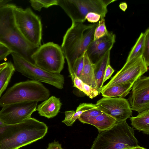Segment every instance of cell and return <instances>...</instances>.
<instances>
[{
    "instance_id": "obj_13",
    "label": "cell",
    "mask_w": 149,
    "mask_h": 149,
    "mask_svg": "<svg viewBox=\"0 0 149 149\" xmlns=\"http://www.w3.org/2000/svg\"><path fill=\"white\" fill-rule=\"evenodd\" d=\"M116 36L108 32L107 35L101 38L93 40L86 51L90 60L95 63L108 52L111 51L115 42Z\"/></svg>"
},
{
    "instance_id": "obj_33",
    "label": "cell",
    "mask_w": 149,
    "mask_h": 149,
    "mask_svg": "<svg viewBox=\"0 0 149 149\" xmlns=\"http://www.w3.org/2000/svg\"><path fill=\"white\" fill-rule=\"evenodd\" d=\"M11 1L9 0H0V8L9 3Z\"/></svg>"
},
{
    "instance_id": "obj_5",
    "label": "cell",
    "mask_w": 149,
    "mask_h": 149,
    "mask_svg": "<svg viewBox=\"0 0 149 149\" xmlns=\"http://www.w3.org/2000/svg\"><path fill=\"white\" fill-rule=\"evenodd\" d=\"M49 91L40 82L27 80L16 83L8 88L0 98V106L15 103L39 102L49 98Z\"/></svg>"
},
{
    "instance_id": "obj_7",
    "label": "cell",
    "mask_w": 149,
    "mask_h": 149,
    "mask_svg": "<svg viewBox=\"0 0 149 149\" xmlns=\"http://www.w3.org/2000/svg\"><path fill=\"white\" fill-rule=\"evenodd\" d=\"M11 54L15 70L32 80L46 83L59 89L63 88L64 77L63 75L47 72L15 53H12Z\"/></svg>"
},
{
    "instance_id": "obj_8",
    "label": "cell",
    "mask_w": 149,
    "mask_h": 149,
    "mask_svg": "<svg viewBox=\"0 0 149 149\" xmlns=\"http://www.w3.org/2000/svg\"><path fill=\"white\" fill-rule=\"evenodd\" d=\"M35 65L48 72L60 74L65 63V57L61 47L49 42L41 45L32 56Z\"/></svg>"
},
{
    "instance_id": "obj_17",
    "label": "cell",
    "mask_w": 149,
    "mask_h": 149,
    "mask_svg": "<svg viewBox=\"0 0 149 149\" xmlns=\"http://www.w3.org/2000/svg\"><path fill=\"white\" fill-rule=\"evenodd\" d=\"M117 123L113 118L103 112L99 115L87 120L85 123L94 126L99 132H100L111 128Z\"/></svg>"
},
{
    "instance_id": "obj_29",
    "label": "cell",
    "mask_w": 149,
    "mask_h": 149,
    "mask_svg": "<svg viewBox=\"0 0 149 149\" xmlns=\"http://www.w3.org/2000/svg\"><path fill=\"white\" fill-rule=\"evenodd\" d=\"M72 81L73 83L74 87L77 88L84 93V83L81 79L77 76L72 80Z\"/></svg>"
},
{
    "instance_id": "obj_19",
    "label": "cell",
    "mask_w": 149,
    "mask_h": 149,
    "mask_svg": "<svg viewBox=\"0 0 149 149\" xmlns=\"http://www.w3.org/2000/svg\"><path fill=\"white\" fill-rule=\"evenodd\" d=\"M131 125L139 131L147 135L149 134V109L140 113L135 117H130Z\"/></svg>"
},
{
    "instance_id": "obj_16",
    "label": "cell",
    "mask_w": 149,
    "mask_h": 149,
    "mask_svg": "<svg viewBox=\"0 0 149 149\" xmlns=\"http://www.w3.org/2000/svg\"><path fill=\"white\" fill-rule=\"evenodd\" d=\"M80 79L84 83L98 93L94 72V63L89 58L86 52L84 54V65Z\"/></svg>"
},
{
    "instance_id": "obj_26",
    "label": "cell",
    "mask_w": 149,
    "mask_h": 149,
    "mask_svg": "<svg viewBox=\"0 0 149 149\" xmlns=\"http://www.w3.org/2000/svg\"><path fill=\"white\" fill-rule=\"evenodd\" d=\"M84 54L81 56L77 59L75 61L72 67L73 70L76 76L80 79L84 67Z\"/></svg>"
},
{
    "instance_id": "obj_14",
    "label": "cell",
    "mask_w": 149,
    "mask_h": 149,
    "mask_svg": "<svg viewBox=\"0 0 149 149\" xmlns=\"http://www.w3.org/2000/svg\"><path fill=\"white\" fill-rule=\"evenodd\" d=\"M61 105L59 98L52 96L38 105L36 110L40 116L52 118L59 112Z\"/></svg>"
},
{
    "instance_id": "obj_25",
    "label": "cell",
    "mask_w": 149,
    "mask_h": 149,
    "mask_svg": "<svg viewBox=\"0 0 149 149\" xmlns=\"http://www.w3.org/2000/svg\"><path fill=\"white\" fill-rule=\"evenodd\" d=\"M108 33L104 18L100 19L95 29L93 40H95L103 37L107 35Z\"/></svg>"
},
{
    "instance_id": "obj_18",
    "label": "cell",
    "mask_w": 149,
    "mask_h": 149,
    "mask_svg": "<svg viewBox=\"0 0 149 149\" xmlns=\"http://www.w3.org/2000/svg\"><path fill=\"white\" fill-rule=\"evenodd\" d=\"M134 83H127L108 87L100 93L104 97H123L126 96L130 92Z\"/></svg>"
},
{
    "instance_id": "obj_6",
    "label": "cell",
    "mask_w": 149,
    "mask_h": 149,
    "mask_svg": "<svg viewBox=\"0 0 149 149\" xmlns=\"http://www.w3.org/2000/svg\"><path fill=\"white\" fill-rule=\"evenodd\" d=\"M13 13L16 25L22 36L31 45L40 47L42 31L40 18L30 8L23 9L15 5Z\"/></svg>"
},
{
    "instance_id": "obj_34",
    "label": "cell",
    "mask_w": 149,
    "mask_h": 149,
    "mask_svg": "<svg viewBox=\"0 0 149 149\" xmlns=\"http://www.w3.org/2000/svg\"><path fill=\"white\" fill-rule=\"evenodd\" d=\"M8 62H5L0 64V71L6 66Z\"/></svg>"
},
{
    "instance_id": "obj_15",
    "label": "cell",
    "mask_w": 149,
    "mask_h": 149,
    "mask_svg": "<svg viewBox=\"0 0 149 149\" xmlns=\"http://www.w3.org/2000/svg\"><path fill=\"white\" fill-rule=\"evenodd\" d=\"M110 51L94 63V72L97 88L99 94L103 84V80L106 68L110 63Z\"/></svg>"
},
{
    "instance_id": "obj_1",
    "label": "cell",
    "mask_w": 149,
    "mask_h": 149,
    "mask_svg": "<svg viewBox=\"0 0 149 149\" xmlns=\"http://www.w3.org/2000/svg\"><path fill=\"white\" fill-rule=\"evenodd\" d=\"M48 127L30 118L19 123L0 127V149H18L41 139Z\"/></svg>"
},
{
    "instance_id": "obj_3",
    "label": "cell",
    "mask_w": 149,
    "mask_h": 149,
    "mask_svg": "<svg viewBox=\"0 0 149 149\" xmlns=\"http://www.w3.org/2000/svg\"><path fill=\"white\" fill-rule=\"evenodd\" d=\"M15 5L8 3L0 8V43L8 48L12 53L34 63L32 56L39 47L31 44L19 31L14 16Z\"/></svg>"
},
{
    "instance_id": "obj_21",
    "label": "cell",
    "mask_w": 149,
    "mask_h": 149,
    "mask_svg": "<svg viewBox=\"0 0 149 149\" xmlns=\"http://www.w3.org/2000/svg\"><path fill=\"white\" fill-rule=\"evenodd\" d=\"M144 39L145 35L144 33L142 32L137 39L135 44L131 49L126 62L130 61L139 55L141 54Z\"/></svg>"
},
{
    "instance_id": "obj_4",
    "label": "cell",
    "mask_w": 149,
    "mask_h": 149,
    "mask_svg": "<svg viewBox=\"0 0 149 149\" xmlns=\"http://www.w3.org/2000/svg\"><path fill=\"white\" fill-rule=\"evenodd\" d=\"M133 128L126 121L117 123L111 128L99 132L91 149H122L138 145Z\"/></svg>"
},
{
    "instance_id": "obj_9",
    "label": "cell",
    "mask_w": 149,
    "mask_h": 149,
    "mask_svg": "<svg viewBox=\"0 0 149 149\" xmlns=\"http://www.w3.org/2000/svg\"><path fill=\"white\" fill-rule=\"evenodd\" d=\"M141 54L126 62L123 68L103 86L101 91L110 87L127 83H134L148 70Z\"/></svg>"
},
{
    "instance_id": "obj_24",
    "label": "cell",
    "mask_w": 149,
    "mask_h": 149,
    "mask_svg": "<svg viewBox=\"0 0 149 149\" xmlns=\"http://www.w3.org/2000/svg\"><path fill=\"white\" fill-rule=\"evenodd\" d=\"M145 39L142 48L141 54L147 67L149 65V29L147 28L144 33Z\"/></svg>"
},
{
    "instance_id": "obj_32",
    "label": "cell",
    "mask_w": 149,
    "mask_h": 149,
    "mask_svg": "<svg viewBox=\"0 0 149 149\" xmlns=\"http://www.w3.org/2000/svg\"><path fill=\"white\" fill-rule=\"evenodd\" d=\"M119 6L121 10L125 12L127 8V6L126 2H123L120 4Z\"/></svg>"
},
{
    "instance_id": "obj_35",
    "label": "cell",
    "mask_w": 149,
    "mask_h": 149,
    "mask_svg": "<svg viewBox=\"0 0 149 149\" xmlns=\"http://www.w3.org/2000/svg\"><path fill=\"white\" fill-rule=\"evenodd\" d=\"M134 149H146V148L142 147H141L138 145L134 147Z\"/></svg>"
},
{
    "instance_id": "obj_37",
    "label": "cell",
    "mask_w": 149,
    "mask_h": 149,
    "mask_svg": "<svg viewBox=\"0 0 149 149\" xmlns=\"http://www.w3.org/2000/svg\"><path fill=\"white\" fill-rule=\"evenodd\" d=\"M135 147H128L124 148L122 149H134Z\"/></svg>"
},
{
    "instance_id": "obj_28",
    "label": "cell",
    "mask_w": 149,
    "mask_h": 149,
    "mask_svg": "<svg viewBox=\"0 0 149 149\" xmlns=\"http://www.w3.org/2000/svg\"><path fill=\"white\" fill-rule=\"evenodd\" d=\"M85 19L89 22L95 23L99 21L100 19V16L94 13L90 12L86 15Z\"/></svg>"
},
{
    "instance_id": "obj_20",
    "label": "cell",
    "mask_w": 149,
    "mask_h": 149,
    "mask_svg": "<svg viewBox=\"0 0 149 149\" xmlns=\"http://www.w3.org/2000/svg\"><path fill=\"white\" fill-rule=\"evenodd\" d=\"M6 67L0 71V97L6 89L15 69L10 61H8Z\"/></svg>"
},
{
    "instance_id": "obj_23",
    "label": "cell",
    "mask_w": 149,
    "mask_h": 149,
    "mask_svg": "<svg viewBox=\"0 0 149 149\" xmlns=\"http://www.w3.org/2000/svg\"><path fill=\"white\" fill-rule=\"evenodd\" d=\"M31 6L36 10L40 11L42 8H48L54 5H58V0H31Z\"/></svg>"
},
{
    "instance_id": "obj_31",
    "label": "cell",
    "mask_w": 149,
    "mask_h": 149,
    "mask_svg": "<svg viewBox=\"0 0 149 149\" xmlns=\"http://www.w3.org/2000/svg\"><path fill=\"white\" fill-rule=\"evenodd\" d=\"M47 149H64L61 146V144H59L58 141H56L55 140L51 143H49Z\"/></svg>"
},
{
    "instance_id": "obj_30",
    "label": "cell",
    "mask_w": 149,
    "mask_h": 149,
    "mask_svg": "<svg viewBox=\"0 0 149 149\" xmlns=\"http://www.w3.org/2000/svg\"><path fill=\"white\" fill-rule=\"evenodd\" d=\"M114 70L111 66L110 65H107L105 72L103 80V83L109 79L111 76Z\"/></svg>"
},
{
    "instance_id": "obj_27",
    "label": "cell",
    "mask_w": 149,
    "mask_h": 149,
    "mask_svg": "<svg viewBox=\"0 0 149 149\" xmlns=\"http://www.w3.org/2000/svg\"><path fill=\"white\" fill-rule=\"evenodd\" d=\"M11 53L8 48L0 43V61L6 60L7 56Z\"/></svg>"
},
{
    "instance_id": "obj_12",
    "label": "cell",
    "mask_w": 149,
    "mask_h": 149,
    "mask_svg": "<svg viewBox=\"0 0 149 149\" xmlns=\"http://www.w3.org/2000/svg\"><path fill=\"white\" fill-rule=\"evenodd\" d=\"M128 101L132 110L140 113L149 109V77L141 76L133 84Z\"/></svg>"
},
{
    "instance_id": "obj_22",
    "label": "cell",
    "mask_w": 149,
    "mask_h": 149,
    "mask_svg": "<svg viewBox=\"0 0 149 149\" xmlns=\"http://www.w3.org/2000/svg\"><path fill=\"white\" fill-rule=\"evenodd\" d=\"M96 107L95 104L92 103H83L79 106L76 111L71 110L70 123L71 126L72 125L76 120L78 119L83 112Z\"/></svg>"
},
{
    "instance_id": "obj_2",
    "label": "cell",
    "mask_w": 149,
    "mask_h": 149,
    "mask_svg": "<svg viewBox=\"0 0 149 149\" xmlns=\"http://www.w3.org/2000/svg\"><path fill=\"white\" fill-rule=\"evenodd\" d=\"M98 23L84 24L72 22L63 37L61 47L66 60L72 80L76 76L72 67L75 61L83 56L93 40L94 31Z\"/></svg>"
},
{
    "instance_id": "obj_36",
    "label": "cell",
    "mask_w": 149,
    "mask_h": 149,
    "mask_svg": "<svg viewBox=\"0 0 149 149\" xmlns=\"http://www.w3.org/2000/svg\"><path fill=\"white\" fill-rule=\"evenodd\" d=\"M6 125L0 119V127Z\"/></svg>"
},
{
    "instance_id": "obj_10",
    "label": "cell",
    "mask_w": 149,
    "mask_h": 149,
    "mask_svg": "<svg viewBox=\"0 0 149 149\" xmlns=\"http://www.w3.org/2000/svg\"><path fill=\"white\" fill-rule=\"evenodd\" d=\"M95 105L103 113L114 119L118 123L126 120L132 115V111L127 100L123 97H103Z\"/></svg>"
},
{
    "instance_id": "obj_11",
    "label": "cell",
    "mask_w": 149,
    "mask_h": 149,
    "mask_svg": "<svg viewBox=\"0 0 149 149\" xmlns=\"http://www.w3.org/2000/svg\"><path fill=\"white\" fill-rule=\"evenodd\" d=\"M38 102H25L5 105L0 110V119L6 124H17L31 118Z\"/></svg>"
}]
</instances>
